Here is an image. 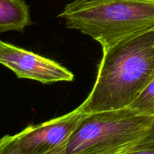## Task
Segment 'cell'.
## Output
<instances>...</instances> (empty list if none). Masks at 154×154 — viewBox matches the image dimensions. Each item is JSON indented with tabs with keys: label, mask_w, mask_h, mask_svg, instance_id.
<instances>
[{
	"label": "cell",
	"mask_w": 154,
	"mask_h": 154,
	"mask_svg": "<svg viewBox=\"0 0 154 154\" xmlns=\"http://www.w3.org/2000/svg\"><path fill=\"white\" fill-rule=\"evenodd\" d=\"M66 147L67 145L63 146L61 147L56 149V150H52L51 152H48L47 153L44 154H66ZM0 154H24L19 153V152L14 151V150H1L0 149Z\"/></svg>",
	"instance_id": "cell-9"
},
{
	"label": "cell",
	"mask_w": 154,
	"mask_h": 154,
	"mask_svg": "<svg viewBox=\"0 0 154 154\" xmlns=\"http://www.w3.org/2000/svg\"><path fill=\"white\" fill-rule=\"evenodd\" d=\"M87 115L78 106L61 117L29 126L14 135H5L0 141V149L24 154L51 152L67 145L72 135Z\"/></svg>",
	"instance_id": "cell-4"
},
{
	"label": "cell",
	"mask_w": 154,
	"mask_h": 154,
	"mask_svg": "<svg viewBox=\"0 0 154 154\" xmlns=\"http://www.w3.org/2000/svg\"><path fill=\"white\" fill-rule=\"evenodd\" d=\"M0 63L18 78L44 84L73 81V73L54 60L3 41L0 42Z\"/></svg>",
	"instance_id": "cell-5"
},
{
	"label": "cell",
	"mask_w": 154,
	"mask_h": 154,
	"mask_svg": "<svg viewBox=\"0 0 154 154\" xmlns=\"http://www.w3.org/2000/svg\"><path fill=\"white\" fill-rule=\"evenodd\" d=\"M129 107L139 114L154 117V78Z\"/></svg>",
	"instance_id": "cell-7"
},
{
	"label": "cell",
	"mask_w": 154,
	"mask_h": 154,
	"mask_svg": "<svg viewBox=\"0 0 154 154\" xmlns=\"http://www.w3.org/2000/svg\"><path fill=\"white\" fill-rule=\"evenodd\" d=\"M128 154H154V147L146 149H138Z\"/></svg>",
	"instance_id": "cell-10"
},
{
	"label": "cell",
	"mask_w": 154,
	"mask_h": 154,
	"mask_svg": "<svg viewBox=\"0 0 154 154\" xmlns=\"http://www.w3.org/2000/svg\"><path fill=\"white\" fill-rule=\"evenodd\" d=\"M154 77V29L102 50L93 89L79 105L85 114L128 108Z\"/></svg>",
	"instance_id": "cell-1"
},
{
	"label": "cell",
	"mask_w": 154,
	"mask_h": 154,
	"mask_svg": "<svg viewBox=\"0 0 154 154\" xmlns=\"http://www.w3.org/2000/svg\"><path fill=\"white\" fill-rule=\"evenodd\" d=\"M32 23L29 6L24 0H0V32H23Z\"/></svg>",
	"instance_id": "cell-6"
},
{
	"label": "cell",
	"mask_w": 154,
	"mask_h": 154,
	"mask_svg": "<svg viewBox=\"0 0 154 154\" xmlns=\"http://www.w3.org/2000/svg\"><path fill=\"white\" fill-rule=\"evenodd\" d=\"M107 49L132 35L154 29V0H74L58 15Z\"/></svg>",
	"instance_id": "cell-2"
},
{
	"label": "cell",
	"mask_w": 154,
	"mask_h": 154,
	"mask_svg": "<svg viewBox=\"0 0 154 154\" xmlns=\"http://www.w3.org/2000/svg\"><path fill=\"white\" fill-rule=\"evenodd\" d=\"M151 147H154V122L147 138L138 146L136 150H138V149L151 148Z\"/></svg>",
	"instance_id": "cell-8"
},
{
	"label": "cell",
	"mask_w": 154,
	"mask_h": 154,
	"mask_svg": "<svg viewBox=\"0 0 154 154\" xmlns=\"http://www.w3.org/2000/svg\"><path fill=\"white\" fill-rule=\"evenodd\" d=\"M153 78H154V77H153Z\"/></svg>",
	"instance_id": "cell-11"
},
{
	"label": "cell",
	"mask_w": 154,
	"mask_h": 154,
	"mask_svg": "<svg viewBox=\"0 0 154 154\" xmlns=\"http://www.w3.org/2000/svg\"><path fill=\"white\" fill-rule=\"evenodd\" d=\"M154 117L130 107L87 114L72 135L66 154H128L147 138Z\"/></svg>",
	"instance_id": "cell-3"
}]
</instances>
